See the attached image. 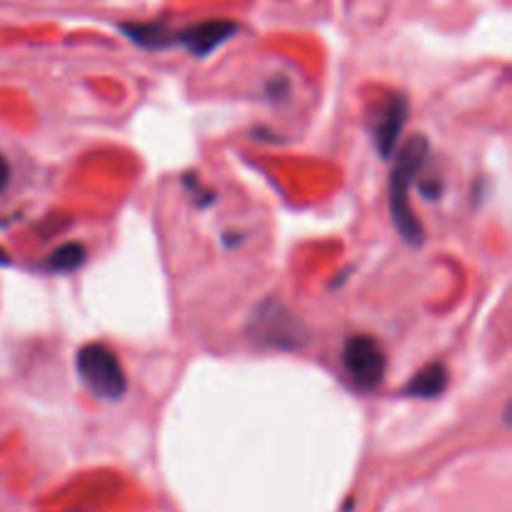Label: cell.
<instances>
[{"instance_id": "5", "label": "cell", "mask_w": 512, "mask_h": 512, "mask_svg": "<svg viewBox=\"0 0 512 512\" xmlns=\"http://www.w3.org/2000/svg\"><path fill=\"white\" fill-rule=\"evenodd\" d=\"M408 113L410 103L400 93H390L375 108L373 120H370V133H373V143L383 158H393L400 133H403L405 123H408Z\"/></svg>"}, {"instance_id": "3", "label": "cell", "mask_w": 512, "mask_h": 512, "mask_svg": "<svg viewBox=\"0 0 512 512\" xmlns=\"http://www.w3.org/2000/svg\"><path fill=\"white\" fill-rule=\"evenodd\" d=\"M250 338L258 340L260 345L280 350H298L308 343V330L305 325L285 308L280 300L270 298L255 308L250 315Z\"/></svg>"}, {"instance_id": "1", "label": "cell", "mask_w": 512, "mask_h": 512, "mask_svg": "<svg viewBox=\"0 0 512 512\" xmlns=\"http://www.w3.org/2000/svg\"><path fill=\"white\" fill-rule=\"evenodd\" d=\"M430 143L425 135L415 133L405 140L403 148L395 155L393 173H390V218H393L395 228H398L400 238L408 245H423L425 230L423 223L415 215L413 203H410V188H413L415 178L423 170L425 160H428Z\"/></svg>"}, {"instance_id": "7", "label": "cell", "mask_w": 512, "mask_h": 512, "mask_svg": "<svg viewBox=\"0 0 512 512\" xmlns=\"http://www.w3.org/2000/svg\"><path fill=\"white\" fill-rule=\"evenodd\" d=\"M125 38L148 50H165L175 45V30L165 23H123Z\"/></svg>"}, {"instance_id": "6", "label": "cell", "mask_w": 512, "mask_h": 512, "mask_svg": "<svg viewBox=\"0 0 512 512\" xmlns=\"http://www.w3.org/2000/svg\"><path fill=\"white\" fill-rule=\"evenodd\" d=\"M235 33H238V25L233 20H203V23L175 30V45L185 48L195 58H208L215 50L223 48Z\"/></svg>"}, {"instance_id": "11", "label": "cell", "mask_w": 512, "mask_h": 512, "mask_svg": "<svg viewBox=\"0 0 512 512\" xmlns=\"http://www.w3.org/2000/svg\"><path fill=\"white\" fill-rule=\"evenodd\" d=\"M10 263H13V260H10L8 250H5L3 245H0V265H10Z\"/></svg>"}, {"instance_id": "10", "label": "cell", "mask_w": 512, "mask_h": 512, "mask_svg": "<svg viewBox=\"0 0 512 512\" xmlns=\"http://www.w3.org/2000/svg\"><path fill=\"white\" fill-rule=\"evenodd\" d=\"M8 183H10V163L5 160V155L0 153V193L8 188Z\"/></svg>"}, {"instance_id": "9", "label": "cell", "mask_w": 512, "mask_h": 512, "mask_svg": "<svg viewBox=\"0 0 512 512\" xmlns=\"http://www.w3.org/2000/svg\"><path fill=\"white\" fill-rule=\"evenodd\" d=\"M85 258H88L85 245L65 243L48 255V260H45V270H50V273H73V270H78L80 265L85 263Z\"/></svg>"}, {"instance_id": "4", "label": "cell", "mask_w": 512, "mask_h": 512, "mask_svg": "<svg viewBox=\"0 0 512 512\" xmlns=\"http://www.w3.org/2000/svg\"><path fill=\"white\" fill-rule=\"evenodd\" d=\"M343 368L358 390H378L388 370L383 345L370 335H350L343 345Z\"/></svg>"}, {"instance_id": "2", "label": "cell", "mask_w": 512, "mask_h": 512, "mask_svg": "<svg viewBox=\"0 0 512 512\" xmlns=\"http://www.w3.org/2000/svg\"><path fill=\"white\" fill-rule=\"evenodd\" d=\"M75 370H78L80 383L100 400H120L128 393V378L120 365L115 350L103 343H88L75 355Z\"/></svg>"}, {"instance_id": "8", "label": "cell", "mask_w": 512, "mask_h": 512, "mask_svg": "<svg viewBox=\"0 0 512 512\" xmlns=\"http://www.w3.org/2000/svg\"><path fill=\"white\" fill-rule=\"evenodd\" d=\"M448 383H450L448 368H445L443 363H430L425 365L413 380H410L408 388H405V395H410V398L433 400L448 390Z\"/></svg>"}]
</instances>
